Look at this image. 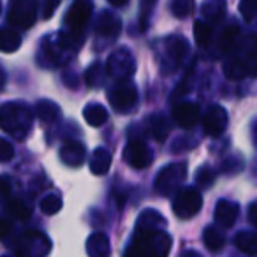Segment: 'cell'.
Listing matches in <instances>:
<instances>
[{"instance_id": "cell-13", "label": "cell", "mask_w": 257, "mask_h": 257, "mask_svg": "<svg viewBox=\"0 0 257 257\" xmlns=\"http://www.w3.org/2000/svg\"><path fill=\"white\" fill-rule=\"evenodd\" d=\"M60 157L62 161L67 166H72V168H78L85 162V148H83L81 143L78 141H69L62 147L60 150Z\"/></svg>"}, {"instance_id": "cell-15", "label": "cell", "mask_w": 257, "mask_h": 257, "mask_svg": "<svg viewBox=\"0 0 257 257\" xmlns=\"http://www.w3.org/2000/svg\"><path fill=\"white\" fill-rule=\"evenodd\" d=\"M86 252L90 257H107L109 255V241L102 232H93L86 241Z\"/></svg>"}, {"instance_id": "cell-8", "label": "cell", "mask_w": 257, "mask_h": 257, "mask_svg": "<svg viewBox=\"0 0 257 257\" xmlns=\"http://www.w3.org/2000/svg\"><path fill=\"white\" fill-rule=\"evenodd\" d=\"M134 71H136V62H134L133 55L125 50H120L113 53L107 62V72L118 79V81H127L128 78H133Z\"/></svg>"}, {"instance_id": "cell-34", "label": "cell", "mask_w": 257, "mask_h": 257, "mask_svg": "<svg viewBox=\"0 0 257 257\" xmlns=\"http://www.w3.org/2000/svg\"><path fill=\"white\" fill-rule=\"evenodd\" d=\"M99 71H100L99 64L90 65L88 71H86V83H88V85H93V78H97V83L102 81V74H99Z\"/></svg>"}, {"instance_id": "cell-11", "label": "cell", "mask_w": 257, "mask_h": 257, "mask_svg": "<svg viewBox=\"0 0 257 257\" xmlns=\"http://www.w3.org/2000/svg\"><path fill=\"white\" fill-rule=\"evenodd\" d=\"M173 120L183 128H192L199 121V107L194 102H180L173 109Z\"/></svg>"}, {"instance_id": "cell-16", "label": "cell", "mask_w": 257, "mask_h": 257, "mask_svg": "<svg viewBox=\"0 0 257 257\" xmlns=\"http://www.w3.org/2000/svg\"><path fill=\"white\" fill-rule=\"evenodd\" d=\"M120 27L121 23L116 16H113L111 13H102L99 23H97V34L106 37H116L120 32Z\"/></svg>"}, {"instance_id": "cell-31", "label": "cell", "mask_w": 257, "mask_h": 257, "mask_svg": "<svg viewBox=\"0 0 257 257\" xmlns=\"http://www.w3.org/2000/svg\"><path fill=\"white\" fill-rule=\"evenodd\" d=\"M236 36H238V27H236V25H231V27H229V29H225L224 36H222V39H220L222 48H224V50H227V48H231V44L234 43Z\"/></svg>"}, {"instance_id": "cell-6", "label": "cell", "mask_w": 257, "mask_h": 257, "mask_svg": "<svg viewBox=\"0 0 257 257\" xmlns=\"http://www.w3.org/2000/svg\"><path fill=\"white\" fill-rule=\"evenodd\" d=\"M203 206V197L196 189H185L176 194L173 201V210L178 218H190Z\"/></svg>"}, {"instance_id": "cell-12", "label": "cell", "mask_w": 257, "mask_h": 257, "mask_svg": "<svg viewBox=\"0 0 257 257\" xmlns=\"http://www.w3.org/2000/svg\"><path fill=\"white\" fill-rule=\"evenodd\" d=\"M239 208L236 203L227 199H222L217 203V208H215V222H217L220 227L229 229L234 225L236 218H238Z\"/></svg>"}, {"instance_id": "cell-18", "label": "cell", "mask_w": 257, "mask_h": 257, "mask_svg": "<svg viewBox=\"0 0 257 257\" xmlns=\"http://www.w3.org/2000/svg\"><path fill=\"white\" fill-rule=\"evenodd\" d=\"M234 245L248 255H257V234H253V232L243 231L236 234Z\"/></svg>"}, {"instance_id": "cell-23", "label": "cell", "mask_w": 257, "mask_h": 257, "mask_svg": "<svg viewBox=\"0 0 257 257\" xmlns=\"http://www.w3.org/2000/svg\"><path fill=\"white\" fill-rule=\"evenodd\" d=\"M8 211L16 218V220H27L32 213L30 206L22 199H11L8 203Z\"/></svg>"}, {"instance_id": "cell-1", "label": "cell", "mask_w": 257, "mask_h": 257, "mask_svg": "<svg viewBox=\"0 0 257 257\" xmlns=\"http://www.w3.org/2000/svg\"><path fill=\"white\" fill-rule=\"evenodd\" d=\"M171 248V238L164 231L155 227H138L133 245L128 246L125 257H168Z\"/></svg>"}, {"instance_id": "cell-3", "label": "cell", "mask_w": 257, "mask_h": 257, "mask_svg": "<svg viewBox=\"0 0 257 257\" xmlns=\"http://www.w3.org/2000/svg\"><path fill=\"white\" fill-rule=\"evenodd\" d=\"M93 6L90 0H76L71 6L65 18V32L60 36V41L64 46H71L74 43V37L78 36L81 39V32L85 29V25L88 23L90 16H92Z\"/></svg>"}, {"instance_id": "cell-17", "label": "cell", "mask_w": 257, "mask_h": 257, "mask_svg": "<svg viewBox=\"0 0 257 257\" xmlns=\"http://www.w3.org/2000/svg\"><path fill=\"white\" fill-rule=\"evenodd\" d=\"M111 166V155L104 148H97L93 152V157L90 161V169H92L93 175H106L107 169Z\"/></svg>"}, {"instance_id": "cell-19", "label": "cell", "mask_w": 257, "mask_h": 257, "mask_svg": "<svg viewBox=\"0 0 257 257\" xmlns=\"http://www.w3.org/2000/svg\"><path fill=\"white\" fill-rule=\"evenodd\" d=\"M22 44V37L16 30H0V50L6 53H13Z\"/></svg>"}, {"instance_id": "cell-5", "label": "cell", "mask_w": 257, "mask_h": 257, "mask_svg": "<svg viewBox=\"0 0 257 257\" xmlns=\"http://www.w3.org/2000/svg\"><path fill=\"white\" fill-rule=\"evenodd\" d=\"M107 99H109L111 106L116 111H128L136 106L138 90L133 83H128V79L127 81H118L107 92Z\"/></svg>"}, {"instance_id": "cell-24", "label": "cell", "mask_w": 257, "mask_h": 257, "mask_svg": "<svg viewBox=\"0 0 257 257\" xmlns=\"http://www.w3.org/2000/svg\"><path fill=\"white\" fill-rule=\"evenodd\" d=\"M211 36H213V32H211V27L208 23L196 22V25H194V37H196L199 46H208V43L211 41Z\"/></svg>"}, {"instance_id": "cell-2", "label": "cell", "mask_w": 257, "mask_h": 257, "mask_svg": "<svg viewBox=\"0 0 257 257\" xmlns=\"http://www.w3.org/2000/svg\"><path fill=\"white\" fill-rule=\"evenodd\" d=\"M0 127L11 136L23 140L32 127V114L22 104H4L0 107Z\"/></svg>"}, {"instance_id": "cell-22", "label": "cell", "mask_w": 257, "mask_h": 257, "mask_svg": "<svg viewBox=\"0 0 257 257\" xmlns=\"http://www.w3.org/2000/svg\"><path fill=\"white\" fill-rule=\"evenodd\" d=\"M83 116H85V120L88 121L90 125H93V127H99V125L106 123L107 111L104 109L102 106H99V104H92V106H88L85 109Z\"/></svg>"}, {"instance_id": "cell-20", "label": "cell", "mask_w": 257, "mask_h": 257, "mask_svg": "<svg viewBox=\"0 0 257 257\" xmlns=\"http://www.w3.org/2000/svg\"><path fill=\"white\" fill-rule=\"evenodd\" d=\"M203 239H204V245L210 252H220L225 245V239L222 236V232L215 227H208L203 234Z\"/></svg>"}, {"instance_id": "cell-35", "label": "cell", "mask_w": 257, "mask_h": 257, "mask_svg": "<svg viewBox=\"0 0 257 257\" xmlns=\"http://www.w3.org/2000/svg\"><path fill=\"white\" fill-rule=\"evenodd\" d=\"M9 190H11V180L6 178V176L4 178H0V199L8 196Z\"/></svg>"}, {"instance_id": "cell-33", "label": "cell", "mask_w": 257, "mask_h": 257, "mask_svg": "<svg viewBox=\"0 0 257 257\" xmlns=\"http://www.w3.org/2000/svg\"><path fill=\"white\" fill-rule=\"evenodd\" d=\"M215 180V176H213V173L210 171V169L204 166L203 169H201L199 173H197V182H199V185H203V187H210V183Z\"/></svg>"}, {"instance_id": "cell-27", "label": "cell", "mask_w": 257, "mask_h": 257, "mask_svg": "<svg viewBox=\"0 0 257 257\" xmlns=\"http://www.w3.org/2000/svg\"><path fill=\"white\" fill-rule=\"evenodd\" d=\"M171 11L175 13L176 18H185V16L192 15L194 2L192 0H175L171 6Z\"/></svg>"}, {"instance_id": "cell-10", "label": "cell", "mask_w": 257, "mask_h": 257, "mask_svg": "<svg viewBox=\"0 0 257 257\" xmlns=\"http://www.w3.org/2000/svg\"><path fill=\"white\" fill-rule=\"evenodd\" d=\"M203 127L204 133L211 138H218L227 127V113L224 107L213 106L208 109V113L203 118Z\"/></svg>"}, {"instance_id": "cell-25", "label": "cell", "mask_w": 257, "mask_h": 257, "mask_svg": "<svg viewBox=\"0 0 257 257\" xmlns=\"http://www.w3.org/2000/svg\"><path fill=\"white\" fill-rule=\"evenodd\" d=\"M36 111H37V114H39L41 120H44V121H53L55 118H57V114H58V107L55 106V104L48 102V100L37 104Z\"/></svg>"}, {"instance_id": "cell-32", "label": "cell", "mask_w": 257, "mask_h": 257, "mask_svg": "<svg viewBox=\"0 0 257 257\" xmlns=\"http://www.w3.org/2000/svg\"><path fill=\"white\" fill-rule=\"evenodd\" d=\"M15 155V150H13V145L8 143L6 140L0 138V162H8L13 159Z\"/></svg>"}, {"instance_id": "cell-4", "label": "cell", "mask_w": 257, "mask_h": 257, "mask_svg": "<svg viewBox=\"0 0 257 257\" xmlns=\"http://www.w3.org/2000/svg\"><path fill=\"white\" fill-rule=\"evenodd\" d=\"M36 0H13L8 11V22L16 29H29L36 23Z\"/></svg>"}, {"instance_id": "cell-14", "label": "cell", "mask_w": 257, "mask_h": 257, "mask_svg": "<svg viewBox=\"0 0 257 257\" xmlns=\"http://www.w3.org/2000/svg\"><path fill=\"white\" fill-rule=\"evenodd\" d=\"M41 238V234H37V232H27L25 236H23L22 243H20L18 246V257H44V253H46L48 248H37L36 250V243L37 239Z\"/></svg>"}, {"instance_id": "cell-29", "label": "cell", "mask_w": 257, "mask_h": 257, "mask_svg": "<svg viewBox=\"0 0 257 257\" xmlns=\"http://www.w3.org/2000/svg\"><path fill=\"white\" fill-rule=\"evenodd\" d=\"M206 9H211V13H204V16L213 22H220L222 16H224V4H222V0H217L213 4H206L204 6Z\"/></svg>"}, {"instance_id": "cell-28", "label": "cell", "mask_w": 257, "mask_h": 257, "mask_svg": "<svg viewBox=\"0 0 257 257\" xmlns=\"http://www.w3.org/2000/svg\"><path fill=\"white\" fill-rule=\"evenodd\" d=\"M62 208V201L58 196H48L41 201V210L44 211L46 215H53L57 213L58 210Z\"/></svg>"}, {"instance_id": "cell-38", "label": "cell", "mask_w": 257, "mask_h": 257, "mask_svg": "<svg viewBox=\"0 0 257 257\" xmlns=\"http://www.w3.org/2000/svg\"><path fill=\"white\" fill-rule=\"evenodd\" d=\"M107 2H109L111 6H116V8H121V6H125V2H127V0H107Z\"/></svg>"}, {"instance_id": "cell-41", "label": "cell", "mask_w": 257, "mask_h": 257, "mask_svg": "<svg viewBox=\"0 0 257 257\" xmlns=\"http://www.w3.org/2000/svg\"><path fill=\"white\" fill-rule=\"evenodd\" d=\"M0 11H2V8H0Z\"/></svg>"}, {"instance_id": "cell-30", "label": "cell", "mask_w": 257, "mask_h": 257, "mask_svg": "<svg viewBox=\"0 0 257 257\" xmlns=\"http://www.w3.org/2000/svg\"><path fill=\"white\" fill-rule=\"evenodd\" d=\"M239 11H241L243 18L246 22L253 18V15L257 13V0H241V4H239Z\"/></svg>"}, {"instance_id": "cell-39", "label": "cell", "mask_w": 257, "mask_h": 257, "mask_svg": "<svg viewBox=\"0 0 257 257\" xmlns=\"http://www.w3.org/2000/svg\"><path fill=\"white\" fill-rule=\"evenodd\" d=\"M185 257H203V255H201V253H197L196 250H187Z\"/></svg>"}, {"instance_id": "cell-21", "label": "cell", "mask_w": 257, "mask_h": 257, "mask_svg": "<svg viewBox=\"0 0 257 257\" xmlns=\"http://www.w3.org/2000/svg\"><path fill=\"white\" fill-rule=\"evenodd\" d=\"M189 46H187V41H183L182 37H171L168 44V53L171 57V60L176 62V65L182 64V60L185 58Z\"/></svg>"}, {"instance_id": "cell-40", "label": "cell", "mask_w": 257, "mask_h": 257, "mask_svg": "<svg viewBox=\"0 0 257 257\" xmlns=\"http://www.w3.org/2000/svg\"><path fill=\"white\" fill-rule=\"evenodd\" d=\"M253 138H255V145H257V125H255V131H253Z\"/></svg>"}, {"instance_id": "cell-26", "label": "cell", "mask_w": 257, "mask_h": 257, "mask_svg": "<svg viewBox=\"0 0 257 257\" xmlns=\"http://www.w3.org/2000/svg\"><path fill=\"white\" fill-rule=\"evenodd\" d=\"M152 134L157 141H164L168 136V120L164 116L152 118Z\"/></svg>"}, {"instance_id": "cell-9", "label": "cell", "mask_w": 257, "mask_h": 257, "mask_svg": "<svg viewBox=\"0 0 257 257\" xmlns=\"http://www.w3.org/2000/svg\"><path fill=\"white\" fill-rule=\"evenodd\" d=\"M123 157L128 164L136 169H147L152 164L154 157H152V150L148 145L141 140H131L125 147Z\"/></svg>"}, {"instance_id": "cell-36", "label": "cell", "mask_w": 257, "mask_h": 257, "mask_svg": "<svg viewBox=\"0 0 257 257\" xmlns=\"http://www.w3.org/2000/svg\"><path fill=\"white\" fill-rule=\"evenodd\" d=\"M248 220L257 227V203H253L252 206L248 208Z\"/></svg>"}, {"instance_id": "cell-7", "label": "cell", "mask_w": 257, "mask_h": 257, "mask_svg": "<svg viewBox=\"0 0 257 257\" xmlns=\"http://www.w3.org/2000/svg\"><path fill=\"white\" fill-rule=\"evenodd\" d=\"M187 178V166L183 162L178 164H171L161 171V175L155 180V189L162 194V196H169L183 180Z\"/></svg>"}, {"instance_id": "cell-37", "label": "cell", "mask_w": 257, "mask_h": 257, "mask_svg": "<svg viewBox=\"0 0 257 257\" xmlns=\"http://www.w3.org/2000/svg\"><path fill=\"white\" fill-rule=\"evenodd\" d=\"M9 231H11V225H9V222H6V220H2V218H0V238L8 236Z\"/></svg>"}]
</instances>
